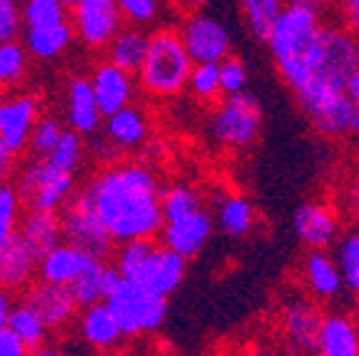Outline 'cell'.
<instances>
[{"instance_id":"27","label":"cell","mask_w":359,"mask_h":356,"mask_svg":"<svg viewBox=\"0 0 359 356\" xmlns=\"http://www.w3.org/2000/svg\"><path fill=\"white\" fill-rule=\"evenodd\" d=\"M120 279L118 269L107 264V259L100 256H90L85 269L78 274L67 289L73 294V299L78 301V306L95 304V301H105V296L110 294V289L115 287V282Z\"/></svg>"},{"instance_id":"30","label":"cell","mask_w":359,"mask_h":356,"mask_svg":"<svg viewBox=\"0 0 359 356\" xmlns=\"http://www.w3.org/2000/svg\"><path fill=\"white\" fill-rule=\"evenodd\" d=\"M334 262L342 274L344 292H352L359 296V227L342 229L334 245Z\"/></svg>"},{"instance_id":"8","label":"cell","mask_w":359,"mask_h":356,"mask_svg":"<svg viewBox=\"0 0 359 356\" xmlns=\"http://www.w3.org/2000/svg\"><path fill=\"white\" fill-rule=\"evenodd\" d=\"M175 30L192 62H219L235 50L230 25L208 8L182 13Z\"/></svg>"},{"instance_id":"44","label":"cell","mask_w":359,"mask_h":356,"mask_svg":"<svg viewBox=\"0 0 359 356\" xmlns=\"http://www.w3.org/2000/svg\"><path fill=\"white\" fill-rule=\"evenodd\" d=\"M332 8L337 11V18L344 30L359 38V0H332Z\"/></svg>"},{"instance_id":"33","label":"cell","mask_w":359,"mask_h":356,"mask_svg":"<svg viewBox=\"0 0 359 356\" xmlns=\"http://www.w3.org/2000/svg\"><path fill=\"white\" fill-rule=\"evenodd\" d=\"M287 0H240V13L247 30L255 40L264 43L269 28L275 25L280 13L285 11Z\"/></svg>"},{"instance_id":"52","label":"cell","mask_w":359,"mask_h":356,"mask_svg":"<svg viewBox=\"0 0 359 356\" xmlns=\"http://www.w3.org/2000/svg\"><path fill=\"white\" fill-rule=\"evenodd\" d=\"M287 3H299V6H307V8H314V11H327L332 8V0H287Z\"/></svg>"},{"instance_id":"13","label":"cell","mask_w":359,"mask_h":356,"mask_svg":"<svg viewBox=\"0 0 359 356\" xmlns=\"http://www.w3.org/2000/svg\"><path fill=\"white\" fill-rule=\"evenodd\" d=\"M100 135L110 142L112 150L118 152L120 160H125L128 155L150 145L152 120L147 115V110H142L140 105L133 102V105L123 107V110L102 117Z\"/></svg>"},{"instance_id":"34","label":"cell","mask_w":359,"mask_h":356,"mask_svg":"<svg viewBox=\"0 0 359 356\" xmlns=\"http://www.w3.org/2000/svg\"><path fill=\"white\" fill-rule=\"evenodd\" d=\"M30 55L25 53L20 40L0 43V93H11L28 75Z\"/></svg>"},{"instance_id":"1","label":"cell","mask_w":359,"mask_h":356,"mask_svg":"<svg viewBox=\"0 0 359 356\" xmlns=\"http://www.w3.org/2000/svg\"><path fill=\"white\" fill-rule=\"evenodd\" d=\"M83 192L115 245L155 240L163 229V179L150 162L118 160L102 165Z\"/></svg>"},{"instance_id":"17","label":"cell","mask_w":359,"mask_h":356,"mask_svg":"<svg viewBox=\"0 0 359 356\" xmlns=\"http://www.w3.org/2000/svg\"><path fill=\"white\" fill-rule=\"evenodd\" d=\"M90 88L95 95V102L100 107L102 117L112 115V112L123 110V107L133 105L135 95H137V83L135 75L128 70H120L118 65H112L107 60H100L93 73L88 75Z\"/></svg>"},{"instance_id":"19","label":"cell","mask_w":359,"mask_h":356,"mask_svg":"<svg viewBox=\"0 0 359 356\" xmlns=\"http://www.w3.org/2000/svg\"><path fill=\"white\" fill-rule=\"evenodd\" d=\"M299 282L314 301L330 304L344 294L342 274L330 249H307L299 262Z\"/></svg>"},{"instance_id":"18","label":"cell","mask_w":359,"mask_h":356,"mask_svg":"<svg viewBox=\"0 0 359 356\" xmlns=\"http://www.w3.org/2000/svg\"><path fill=\"white\" fill-rule=\"evenodd\" d=\"M212 222L215 229L230 237V240H245L257 227V210L255 202L245 192L235 189H217L212 197Z\"/></svg>"},{"instance_id":"9","label":"cell","mask_w":359,"mask_h":356,"mask_svg":"<svg viewBox=\"0 0 359 356\" xmlns=\"http://www.w3.org/2000/svg\"><path fill=\"white\" fill-rule=\"evenodd\" d=\"M57 214H60L62 242L88 252L90 256H100V259H107L112 254L115 242L107 234L105 224L100 222V217L95 214L83 189H78L73 200L67 202Z\"/></svg>"},{"instance_id":"3","label":"cell","mask_w":359,"mask_h":356,"mask_svg":"<svg viewBox=\"0 0 359 356\" xmlns=\"http://www.w3.org/2000/svg\"><path fill=\"white\" fill-rule=\"evenodd\" d=\"M192 65L195 62L187 55L177 30L165 25L150 33L145 60L135 73V83L152 100H172L185 93Z\"/></svg>"},{"instance_id":"43","label":"cell","mask_w":359,"mask_h":356,"mask_svg":"<svg viewBox=\"0 0 359 356\" xmlns=\"http://www.w3.org/2000/svg\"><path fill=\"white\" fill-rule=\"evenodd\" d=\"M22 35L20 0H0V43H15Z\"/></svg>"},{"instance_id":"24","label":"cell","mask_w":359,"mask_h":356,"mask_svg":"<svg viewBox=\"0 0 359 356\" xmlns=\"http://www.w3.org/2000/svg\"><path fill=\"white\" fill-rule=\"evenodd\" d=\"M317 356H359V322L344 312H330L322 317L317 339Z\"/></svg>"},{"instance_id":"37","label":"cell","mask_w":359,"mask_h":356,"mask_svg":"<svg viewBox=\"0 0 359 356\" xmlns=\"http://www.w3.org/2000/svg\"><path fill=\"white\" fill-rule=\"evenodd\" d=\"M152 247H155L152 240H133V242H123V245H115V249H112V254H115L112 262L115 264L112 267L118 269L120 277L135 279L137 272L142 269V264H145V259L150 256Z\"/></svg>"},{"instance_id":"42","label":"cell","mask_w":359,"mask_h":356,"mask_svg":"<svg viewBox=\"0 0 359 356\" xmlns=\"http://www.w3.org/2000/svg\"><path fill=\"white\" fill-rule=\"evenodd\" d=\"M115 3H118L120 13H123L128 25L147 28V25H152V22L160 18L165 0H115Z\"/></svg>"},{"instance_id":"36","label":"cell","mask_w":359,"mask_h":356,"mask_svg":"<svg viewBox=\"0 0 359 356\" xmlns=\"http://www.w3.org/2000/svg\"><path fill=\"white\" fill-rule=\"evenodd\" d=\"M85 137H80L78 132L73 130H62L60 139H57V145L50 150V155L45 157V160H50L53 165H57L60 170H67V172H75L83 167V160H85Z\"/></svg>"},{"instance_id":"4","label":"cell","mask_w":359,"mask_h":356,"mask_svg":"<svg viewBox=\"0 0 359 356\" xmlns=\"http://www.w3.org/2000/svg\"><path fill=\"white\" fill-rule=\"evenodd\" d=\"M322 25H325V18H322L320 11L299 6V3H287L285 11L275 20V25L269 28L264 45H267L269 57L275 62L277 75L287 88L302 70L304 60L309 55V48L320 35Z\"/></svg>"},{"instance_id":"38","label":"cell","mask_w":359,"mask_h":356,"mask_svg":"<svg viewBox=\"0 0 359 356\" xmlns=\"http://www.w3.org/2000/svg\"><path fill=\"white\" fill-rule=\"evenodd\" d=\"M20 13L22 28L67 20V8L62 3H57V0H20Z\"/></svg>"},{"instance_id":"48","label":"cell","mask_w":359,"mask_h":356,"mask_svg":"<svg viewBox=\"0 0 359 356\" xmlns=\"http://www.w3.org/2000/svg\"><path fill=\"white\" fill-rule=\"evenodd\" d=\"M227 356H280L272 346L267 344H247V346H240V349H235L232 354Z\"/></svg>"},{"instance_id":"22","label":"cell","mask_w":359,"mask_h":356,"mask_svg":"<svg viewBox=\"0 0 359 356\" xmlns=\"http://www.w3.org/2000/svg\"><path fill=\"white\" fill-rule=\"evenodd\" d=\"M65 125L67 130H73L85 139L90 135L100 132L102 128V112L97 107L90 80L85 75L70 78L65 88Z\"/></svg>"},{"instance_id":"7","label":"cell","mask_w":359,"mask_h":356,"mask_svg":"<svg viewBox=\"0 0 359 356\" xmlns=\"http://www.w3.org/2000/svg\"><path fill=\"white\" fill-rule=\"evenodd\" d=\"M15 189L28 210L60 212L78 192V174L60 170L45 157H33L18 172Z\"/></svg>"},{"instance_id":"31","label":"cell","mask_w":359,"mask_h":356,"mask_svg":"<svg viewBox=\"0 0 359 356\" xmlns=\"http://www.w3.org/2000/svg\"><path fill=\"white\" fill-rule=\"evenodd\" d=\"M6 327L11 329L13 334L22 341V344L28 346L30 351L33 349H40V346L48 344V336H50V329L45 327L43 319L30 309L25 301H18L13 304L11 309V317H8Z\"/></svg>"},{"instance_id":"14","label":"cell","mask_w":359,"mask_h":356,"mask_svg":"<svg viewBox=\"0 0 359 356\" xmlns=\"http://www.w3.org/2000/svg\"><path fill=\"white\" fill-rule=\"evenodd\" d=\"M212 232V212L202 207V210L185 214V217L163 222V229H160L157 237H160V245L172 249L175 254L185 256L187 262H190V259H195V256H200L202 252L208 249Z\"/></svg>"},{"instance_id":"53","label":"cell","mask_w":359,"mask_h":356,"mask_svg":"<svg viewBox=\"0 0 359 356\" xmlns=\"http://www.w3.org/2000/svg\"><path fill=\"white\" fill-rule=\"evenodd\" d=\"M28 356H65L62 351H57V349H53V346H40V349H33V351H28Z\"/></svg>"},{"instance_id":"20","label":"cell","mask_w":359,"mask_h":356,"mask_svg":"<svg viewBox=\"0 0 359 356\" xmlns=\"http://www.w3.org/2000/svg\"><path fill=\"white\" fill-rule=\"evenodd\" d=\"M75 331H78L80 344L95 354H110L125 341L123 331H120L118 322L112 319L105 301L80 306L78 317H75Z\"/></svg>"},{"instance_id":"25","label":"cell","mask_w":359,"mask_h":356,"mask_svg":"<svg viewBox=\"0 0 359 356\" xmlns=\"http://www.w3.org/2000/svg\"><path fill=\"white\" fill-rule=\"evenodd\" d=\"M22 48L30 57L40 62H50L62 57L70 45L75 43L73 25H70V18L60 22H50V25H33V28H22Z\"/></svg>"},{"instance_id":"21","label":"cell","mask_w":359,"mask_h":356,"mask_svg":"<svg viewBox=\"0 0 359 356\" xmlns=\"http://www.w3.org/2000/svg\"><path fill=\"white\" fill-rule=\"evenodd\" d=\"M185 277H187L185 256L175 254L172 249H168L163 245H155L135 279L140 284H145L147 289H152L155 294H163L170 299V294H175L182 287Z\"/></svg>"},{"instance_id":"2","label":"cell","mask_w":359,"mask_h":356,"mask_svg":"<svg viewBox=\"0 0 359 356\" xmlns=\"http://www.w3.org/2000/svg\"><path fill=\"white\" fill-rule=\"evenodd\" d=\"M359 55V38L337 22H325L290 90L304 115L344 95Z\"/></svg>"},{"instance_id":"46","label":"cell","mask_w":359,"mask_h":356,"mask_svg":"<svg viewBox=\"0 0 359 356\" xmlns=\"http://www.w3.org/2000/svg\"><path fill=\"white\" fill-rule=\"evenodd\" d=\"M15 152L0 139V184L11 182L13 172H15Z\"/></svg>"},{"instance_id":"50","label":"cell","mask_w":359,"mask_h":356,"mask_svg":"<svg viewBox=\"0 0 359 356\" xmlns=\"http://www.w3.org/2000/svg\"><path fill=\"white\" fill-rule=\"evenodd\" d=\"M344 93L349 95V100L359 105V55H357V62H354V67H352V73H349V78H347V88H344Z\"/></svg>"},{"instance_id":"45","label":"cell","mask_w":359,"mask_h":356,"mask_svg":"<svg viewBox=\"0 0 359 356\" xmlns=\"http://www.w3.org/2000/svg\"><path fill=\"white\" fill-rule=\"evenodd\" d=\"M28 346L22 344L8 327H0V356H28Z\"/></svg>"},{"instance_id":"15","label":"cell","mask_w":359,"mask_h":356,"mask_svg":"<svg viewBox=\"0 0 359 356\" xmlns=\"http://www.w3.org/2000/svg\"><path fill=\"white\" fill-rule=\"evenodd\" d=\"M40 117V100L30 93L0 95V139L15 155L28 150V139Z\"/></svg>"},{"instance_id":"10","label":"cell","mask_w":359,"mask_h":356,"mask_svg":"<svg viewBox=\"0 0 359 356\" xmlns=\"http://www.w3.org/2000/svg\"><path fill=\"white\" fill-rule=\"evenodd\" d=\"M67 18L73 25L75 40L88 50L102 53L118 30L125 25L115 0H75L67 8Z\"/></svg>"},{"instance_id":"40","label":"cell","mask_w":359,"mask_h":356,"mask_svg":"<svg viewBox=\"0 0 359 356\" xmlns=\"http://www.w3.org/2000/svg\"><path fill=\"white\" fill-rule=\"evenodd\" d=\"M20 212L22 202L15 184H0V245L11 240L13 234L18 232V227H20Z\"/></svg>"},{"instance_id":"35","label":"cell","mask_w":359,"mask_h":356,"mask_svg":"<svg viewBox=\"0 0 359 356\" xmlns=\"http://www.w3.org/2000/svg\"><path fill=\"white\" fill-rule=\"evenodd\" d=\"M185 93H190L200 105H215L222 97L217 62H195L190 70V78H187Z\"/></svg>"},{"instance_id":"29","label":"cell","mask_w":359,"mask_h":356,"mask_svg":"<svg viewBox=\"0 0 359 356\" xmlns=\"http://www.w3.org/2000/svg\"><path fill=\"white\" fill-rule=\"evenodd\" d=\"M18 234L28 242L35 254H45L55 245L62 242V227L57 212H43V210H28L25 217H20Z\"/></svg>"},{"instance_id":"32","label":"cell","mask_w":359,"mask_h":356,"mask_svg":"<svg viewBox=\"0 0 359 356\" xmlns=\"http://www.w3.org/2000/svg\"><path fill=\"white\" fill-rule=\"evenodd\" d=\"M160 205H163L165 222L180 219L185 217V214L202 210V192L192 182L177 179V182L163 184V200H160Z\"/></svg>"},{"instance_id":"12","label":"cell","mask_w":359,"mask_h":356,"mask_svg":"<svg viewBox=\"0 0 359 356\" xmlns=\"http://www.w3.org/2000/svg\"><path fill=\"white\" fill-rule=\"evenodd\" d=\"M292 229L304 249H330L342 234V214L332 202L307 200L292 214Z\"/></svg>"},{"instance_id":"47","label":"cell","mask_w":359,"mask_h":356,"mask_svg":"<svg viewBox=\"0 0 359 356\" xmlns=\"http://www.w3.org/2000/svg\"><path fill=\"white\" fill-rule=\"evenodd\" d=\"M347 210L352 214L354 224L359 227V172L349 179V187H347Z\"/></svg>"},{"instance_id":"41","label":"cell","mask_w":359,"mask_h":356,"mask_svg":"<svg viewBox=\"0 0 359 356\" xmlns=\"http://www.w3.org/2000/svg\"><path fill=\"white\" fill-rule=\"evenodd\" d=\"M217 75L222 95L242 93V90H247V83H250V70H247L245 60L237 57L235 53L217 62Z\"/></svg>"},{"instance_id":"5","label":"cell","mask_w":359,"mask_h":356,"mask_svg":"<svg viewBox=\"0 0 359 356\" xmlns=\"http://www.w3.org/2000/svg\"><path fill=\"white\" fill-rule=\"evenodd\" d=\"M105 306L110 309L112 319L118 322L125 339L155 334L168 317V296L155 294L137 279L120 277L110 294L105 296Z\"/></svg>"},{"instance_id":"16","label":"cell","mask_w":359,"mask_h":356,"mask_svg":"<svg viewBox=\"0 0 359 356\" xmlns=\"http://www.w3.org/2000/svg\"><path fill=\"white\" fill-rule=\"evenodd\" d=\"M20 301H25V304L43 319V324L50 329V331H57V329H65L67 324H73L80 309L78 301L73 299V294H70L67 287L40 282V279L22 289Z\"/></svg>"},{"instance_id":"49","label":"cell","mask_w":359,"mask_h":356,"mask_svg":"<svg viewBox=\"0 0 359 356\" xmlns=\"http://www.w3.org/2000/svg\"><path fill=\"white\" fill-rule=\"evenodd\" d=\"M172 11H177L180 15L182 13H190V11H200V8H208L212 0H165Z\"/></svg>"},{"instance_id":"55","label":"cell","mask_w":359,"mask_h":356,"mask_svg":"<svg viewBox=\"0 0 359 356\" xmlns=\"http://www.w3.org/2000/svg\"><path fill=\"white\" fill-rule=\"evenodd\" d=\"M304 356H317V354H314V351H312V354H304Z\"/></svg>"},{"instance_id":"51","label":"cell","mask_w":359,"mask_h":356,"mask_svg":"<svg viewBox=\"0 0 359 356\" xmlns=\"http://www.w3.org/2000/svg\"><path fill=\"white\" fill-rule=\"evenodd\" d=\"M11 309H13V296H11V292L0 287V327H6L8 317H11Z\"/></svg>"},{"instance_id":"23","label":"cell","mask_w":359,"mask_h":356,"mask_svg":"<svg viewBox=\"0 0 359 356\" xmlns=\"http://www.w3.org/2000/svg\"><path fill=\"white\" fill-rule=\"evenodd\" d=\"M40 256L30 249V245L20 234H13L11 240L0 245V287L8 292H22L38 277Z\"/></svg>"},{"instance_id":"11","label":"cell","mask_w":359,"mask_h":356,"mask_svg":"<svg viewBox=\"0 0 359 356\" xmlns=\"http://www.w3.org/2000/svg\"><path fill=\"white\" fill-rule=\"evenodd\" d=\"M325 317L320 301H314L307 292H292L280 301L277 309V327L285 339L297 356L312 354L314 339H317V329Z\"/></svg>"},{"instance_id":"39","label":"cell","mask_w":359,"mask_h":356,"mask_svg":"<svg viewBox=\"0 0 359 356\" xmlns=\"http://www.w3.org/2000/svg\"><path fill=\"white\" fill-rule=\"evenodd\" d=\"M62 130L65 125L53 115H40L38 123H35L33 132H30V139H28V150L33 157H48L50 150L57 145V139H60Z\"/></svg>"},{"instance_id":"6","label":"cell","mask_w":359,"mask_h":356,"mask_svg":"<svg viewBox=\"0 0 359 356\" xmlns=\"http://www.w3.org/2000/svg\"><path fill=\"white\" fill-rule=\"evenodd\" d=\"M264 110L262 102L250 90L235 95H222L212 105L210 115V137L217 147L230 152L250 150L262 135Z\"/></svg>"},{"instance_id":"28","label":"cell","mask_w":359,"mask_h":356,"mask_svg":"<svg viewBox=\"0 0 359 356\" xmlns=\"http://www.w3.org/2000/svg\"><path fill=\"white\" fill-rule=\"evenodd\" d=\"M147 43H150V30L140 28V25H123L118 30V35L107 43L105 60L118 65L120 70H128V73H137V67L142 65L147 53Z\"/></svg>"},{"instance_id":"26","label":"cell","mask_w":359,"mask_h":356,"mask_svg":"<svg viewBox=\"0 0 359 356\" xmlns=\"http://www.w3.org/2000/svg\"><path fill=\"white\" fill-rule=\"evenodd\" d=\"M90 254L78 247L60 242L38 259V279L48 284H60V287H70L78 279V274L85 269Z\"/></svg>"},{"instance_id":"54","label":"cell","mask_w":359,"mask_h":356,"mask_svg":"<svg viewBox=\"0 0 359 356\" xmlns=\"http://www.w3.org/2000/svg\"><path fill=\"white\" fill-rule=\"evenodd\" d=\"M57 3H62V6H65V8H70V6H73V3H75V0H57Z\"/></svg>"}]
</instances>
